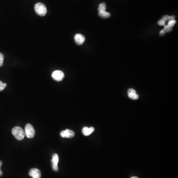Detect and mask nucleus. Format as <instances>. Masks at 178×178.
Wrapping results in <instances>:
<instances>
[{
	"label": "nucleus",
	"mask_w": 178,
	"mask_h": 178,
	"mask_svg": "<svg viewBox=\"0 0 178 178\" xmlns=\"http://www.w3.org/2000/svg\"><path fill=\"white\" fill-rule=\"evenodd\" d=\"M12 134L14 137L16 138V139L18 141H21L25 137V132L23 129L20 127H15L12 129Z\"/></svg>",
	"instance_id": "obj_1"
},
{
	"label": "nucleus",
	"mask_w": 178,
	"mask_h": 178,
	"mask_svg": "<svg viewBox=\"0 0 178 178\" xmlns=\"http://www.w3.org/2000/svg\"><path fill=\"white\" fill-rule=\"evenodd\" d=\"M34 8L35 12L40 16H45L47 14V9L46 7L42 3H37L35 5Z\"/></svg>",
	"instance_id": "obj_2"
},
{
	"label": "nucleus",
	"mask_w": 178,
	"mask_h": 178,
	"mask_svg": "<svg viewBox=\"0 0 178 178\" xmlns=\"http://www.w3.org/2000/svg\"><path fill=\"white\" fill-rule=\"evenodd\" d=\"M24 132L26 136L29 139L33 138L35 136V129L30 124H26L25 127Z\"/></svg>",
	"instance_id": "obj_3"
},
{
	"label": "nucleus",
	"mask_w": 178,
	"mask_h": 178,
	"mask_svg": "<svg viewBox=\"0 0 178 178\" xmlns=\"http://www.w3.org/2000/svg\"><path fill=\"white\" fill-rule=\"evenodd\" d=\"M52 79L55 81L60 82L63 80L64 78V74L61 70H55L52 74Z\"/></svg>",
	"instance_id": "obj_4"
},
{
	"label": "nucleus",
	"mask_w": 178,
	"mask_h": 178,
	"mask_svg": "<svg viewBox=\"0 0 178 178\" xmlns=\"http://www.w3.org/2000/svg\"><path fill=\"white\" fill-rule=\"evenodd\" d=\"M59 161V157L56 153H55L52 156V159L51 160V162L52 163V169L55 171H58L59 170L58 164Z\"/></svg>",
	"instance_id": "obj_5"
},
{
	"label": "nucleus",
	"mask_w": 178,
	"mask_h": 178,
	"mask_svg": "<svg viewBox=\"0 0 178 178\" xmlns=\"http://www.w3.org/2000/svg\"><path fill=\"white\" fill-rule=\"evenodd\" d=\"M60 136L64 138H72L75 136V133L72 130L66 129L61 132L60 133Z\"/></svg>",
	"instance_id": "obj_6"
},
{
	"label": "nucleus",
	"mask_w": 178,
	"mask_h": 178,
	"mask_svg": "<svg viewBox=\"0 0 178 178\" xmlns=\"http://www.w3.org/2000/svg\"><path fill=\"white\" fill-rule=\"evenodd\" d=\"M30 177L33 178H41V173L39 169L37 168H33L30 170L29 173Z\"/></svg>",
	"instance_id": "obj_7"
},
{
	"label": "nucleus",
	"mask_w": 178,
	"mask_h": 178,
	"mask_svg": "<svg viewBox=\"0 0 178 178\" xmlns=\"http://www.w3.org/2000/svg\"><path fill=\"white\" fill-rule=\"evenodd\" d=\"M75 43L78 45H81L85 41V37L84 35L81 34H77L74 36Z\"/></svg>",
	"instance_id": "obj_8"
},
{
	"label": "nucleus",
	"mask_w": 178,
	"mask_h": 178,
	"mask_svg": "<svg viewBox=\"0 0 178 178\" xmlns=\"http://www.w3.org/2000/svg\"><path fill=\"white\" fill-rule=\"evenodd\" d=\"M128 94L129 97L132 99L136 100V99H138L139 98V95L137 94L135 90L133 89H129L128 90Z\"/></svg>",
	"instance_id": "obj_9"
},
{
	"label": "nucleus",
	"mask_w": 178,
	"mask_h": 178,
	"mask_svg": "<svg viewBox=\"0 0 178 178\" xmlns=\"http://www.w3.org/2000/svg\"><path fill=\"white\" fill-rule=\"evenodd\" d=\"M95 131V128L92 127L88 128L87 127H85L82 129V133L85 136H88L91 135L92 133L94 132Z\"/></svg>",
	"instance_id": "obj_10"
},
{
	"label": "nucleus",
	"mask_w": 178,
	"mask_h": 178,
	"mask_svg": "<svg viewBox=\"0 0 178 178\" xmlns=\"http://www.w3.org/2000/svg\"><path fill=\"white\" fill-rule=\"evenodd\" d=\"M99 15L101 18H109L110 16V14L109 12H107L106 11H103V12H99Z\"/></svg>",
	"instance_id": "obj_11"
},
{
	"label": "nucleus",
	"mask_w": 178,
	"mask_h": 178,
	"mask_svg": "<svg viewBox=\"0 0 178 178\" xmlns=\"http://www.w3.org/2000/svg\"><path fill=\"white\" fill-rule=\"evenodd\" d=\"M106 4L105 3H102L101 4L99 5V8H98V11L99 12H103V11H106Z\"/></svg>",
	"instance_id": "obj_12"
},
{
	"label": "nucleus",
	"mask_w": 178,
	"mask_h": 178,
	"mask_svg": "<svg viewBox=\"0 0 178 178\" xmlns=\"http://www.w3.org/2000/svg\"><path fill=\"white\" fill-rule=\"evenodd\" d=\"M7 85L6 83H3L2 81H0V92L2 91L3 90H4L5 87H7Z\"/></svg>",
	"instance_id": "obj_13"
},
{
	"label": "nucleus",
	"mask_w": 178,
	"mask_h": 178,
	"mask_svg": "<svg viewBox=\"0 0 178 178\" xmlns=\"http://www.w3.org/2000/svg\"><path fill=\"white\" fill-rule=\"evenodd\" d=\"M172 27H170L169 25H164V27L163 30L165 31V32H170L172 30Z\"/></svg>",
	"instance_id": "obj_14"
},
{
	"label": "nucleus",
	"mask_w": 178,
	"mask_h": 178,
	"mask_svg": "<svg viewBox=\"0 0 178 178\" xmlns=\"http://www.w3.org/2000/svg\"><path fill=\"white\" fill-rule=\"evenodd\" d=\"M4 60V56L3 54L0 52V67L3 66Z\"/></svg>",
	"instance_id": "obj_15"
},
{
	"label": "nucleus",
	"mask_w": 178,
	"mask_h": 178,
	"mask_svg": "<svg viewBox=\"0 0 178 178\" xmlns=\"http://www.w3.org/2000/svg\"><path fill=\"white\" fill-rule=\"evenodd\" d=\"M176 23V21L175 19L170 20V21H168V25H169L170 27H173L175 25Z\"/></svg>",
	"instance_id": "obj_16"
},
{
	"label": "nucleus",
	"mask_w": 178,
	"mask_h": 178,
	"mask_svg": "<svg viewBox=\"0 0 178 178\" xmlns=\"http://www.w3.org/2000/svg\"><path fill=\"white\" fill-rule=\"evenodd\" d=\"M158 24L160 26H164L165 25V22L162 19H161L158 21Z\"/></svg>",
	"instance_id": "obj_17"
},
{
	"label": "nucleus",
	"mask_w": 178,
	"mask_h": 178,
	"mask_svg": "<svg viewBox=\"0 0 178 178\" xmlns=\"http://www.w3.org/2000/svg\"><path fill=\"white\" fill-rule=\"evenodd\" d=\"M168 15H165L163 17H162V19L165 22H167L168 20Z\"/></svg>",
	"instance_id": "obj_18"
},
{
	"label": "nucleus",
	"mask_w": 178,
	"mask_h": 178,
	"mask_svg": "<svg viewBox=\"0 0 178 178\" xmlns=\"http://www.w3.org/2000/svg\"><path fill=\"white\" fill-rule=\"evenodd\" d=\"M175 17L174 15H172V16H168V21H170V20H173V19H175Z\"/></svg>",
	"instance_id": "obj_19"
},
{
	"label": "nucleus",
	"mask_w": 178,
	"mask_h": 178,
	"mask_svg": "<svg viewBox=\"0 0 178 178\" xmlns=\"http://www.w3.org/2000/svg\"><path fill=\"white\" fill-rule=\"evenodd\" d=\"M165 34V31H164L163 30H161V31H160V35L161 36H163Z\"/></svg>",
	"instance_id": "obj_20"
},
{
	"label": "nucleus",
	"mask_w": 178,
	"mask_h": 178,
	"mask_svg": "<svg viewBox=\"0 0 178 178\" xmlns=\"http://www.w3.org/2000/svg\"><path fill=\"white\" fill-rule=\"evenodd\" d=\"M2 175H3V172L1 171H0V177H1Z\"/></svg>",
	"instance_id": "obj_21"
},
{
	"label": "nucleus",
	"mask_w": 178,
	"mask_h": 178,
	"mask_svg": "<svg viewBox=\"0 0 178 178\" xmlns=\"http://www.w3.org/2000/svg\"><path fill=\"white\" fill-rule=\"evenodd\" d=\"M2 164H3L2 162L1 161H0V167H1V166L2 165Z\"/></svg>",
	"instance_id": "obj_22"
},
{
	"label": "nucleus",
	"mask_w": 178,
	"mask_h": 178,
	"mask_svg": "<svg viewBox=\"0 0 178 178\" xmlns=\"http://www.w3.org/2000/svg\"><path fill=\"white\" fill-rule=\"evenodd\" d=\"M131 178H138V177H133Z\"/></svg>",
	"instance_id": "obj_23"
},
{
	"label": "nucleus",
	"mask_w": 178,
	"mask_h": 178,
	"mask_svg": "<svg viewBox=\"0 0 178 178\" xmlns=\"http://www.w3.org/2000/svg\"><path fill=\"white\" fill-rule=\"evenodd\" d=\"M0 171H1V167H0Z\"/></svg>",
	"instance_id": "obj_24"
}]
</instances>
